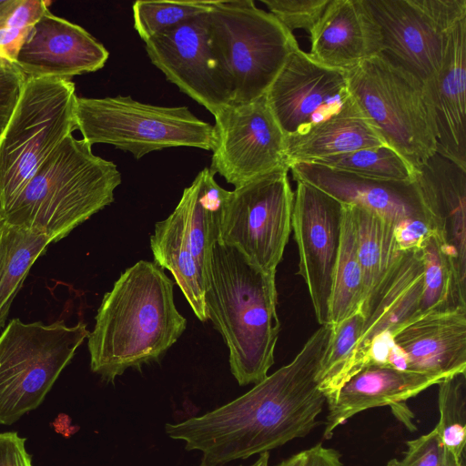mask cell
Listing matches in <instances>:
<instances>
[{
  "label": "cell",
  "instance_id": "cell-1",
  "mask_svg": "<svg viewBox=\"0 0 466 466\" xmlns=\"http://www.w3.org/2000/svg\"><path fill=\"white\" fill-rule=\"evenodd\" d=\"M332 325L320 326L287 365L240 397L203 415L165 426L167 435L220 466L268 452L308 435L326 402L317 374Z\"/></svg>",
  "mask_w": 466,
  "mask_h": 466
},
{
  "label": "cell",
  "instance_id": "cell-2",
  "mask_svg": "<svg viewBox=\"0 0 466 466\" xmlns=\"http://www.w3.org/2000/svg\"><path fill=\"white\" fill-rule=\"evenodd\" d=\"M173 287L151 261L139 260L120 275L104 295L87 337L92 371L113 382L127 369L164 355L187 327L176 308Z\"/></svg>",
  "mask_w": 466,
  "mask_h": 466
},
{
  "label": "cell",
  "instance_id": "cell-3",
  "mask_svg": "<svg viewBox=\"0 0 466 466\" xmlns=\"http://www.w3.org/2000/svg\"><path fill=\"white\" fill-rule=\"evenodd\" d=\"M205 304L208 319L227 344L238 384L264 380L274 364L280 329L276 273L262 270L236 248L218 241L210 255Z\"/></svg>",
  "mask_w": 466,
  "mask_h": 466
},
{
  "label": "cell",
  "instance_id": "cell-4",
  "mask_svg": "<svg viewBox=\"0 0 466 466\" xmlns=\"http://www.w3.org/2000/svg\"><path fill=\"white\" fill-rule=\"evenodd\" d=\"M121 173L69 135L34 173L5 210V221L56 242L114 201Z\"/></svg>",
  "mask_w": 466,
  "mask_h": 466
},
{
  "label": "cell",
  "instance_id": "cell-5",
  "mask_svg": "<svg viewBox=\"0 0 466 466\" xmlns=\"http://www.w3.org/2000/svg\"><path fill=\"white\" fill-rule=\"evenodd\" d=\"M208 34L230 77L235 104L265 96L289 56L300 48L294 34L252 0L216 1L208 11Z\"/></svg>",
  "mask_w": 466,
  "mask_h": 466
},
{
  "label": "cell",
  "instance_id": "cell-6",
  "mask_svg": "<svg viewBox=\"0 0 466 466\" xmlns=\"http://www.w3.org/2000/svg\"><path fill=\"white\" fill-rule=\"evenodd\" d=\"M75 83L25 77L0 136V196L5 213L34 173L76 129Z\"/></svg>",
  "mask_w": 466,
  "mask_h": 466
},
{
  "label": "cell",
  "instance_id": "cell-7",
  "mask_svg": "<svg viewBox=\"0 0 466 466\" xmlns=\"http://www.w3.org/2000/svg\"><path fill=\"white\" fill-rule=\"evenodd\" d=\"M76 126L91 146L108 144L136 159L168 147L211 150L213 126L187 106H160L130 96L76 97Z\"/></svg>",
  "mask_w": 466,
  "mask_h": 466
},
{
  "label": "cell",
  "instance_id": "cell-8",
  "mask_svg": "<svg viewBox=\"0 0 466 466\" xmlns=\"http://www.w3.org/2000/svg\"><path fill=\"white\" fill-rule=\"evenodd\" d=\"M350 91L364 116L416 170L436 152L423 84L382 53L346 71Z\"/></svg>",
  "mask_w": 466,
  "mask_h": 466
},
{
  "label": "cell",
  "instance_id": "cell-9",
  "mask_svg": "<svg viewBox=\"0 0 466 466\" xmlns=\"http://www.w3.org/2000/svg\"><path fill=\"white\" fill-rule=\"evenodd\" d=\"M88 335L83 322L10 320L0 335V425L41 404Z\"/></svg>",
  "mask_w": 466,
  "mask_h": 466
},
{
  "label": "cell",
  "instance_id": "cell-10",
  "mask_svg": "<svg viewBox=\"0 0 466 466\" xmlns=\"http://www.w3.org/2000/svg\"><path fill=\"white\" fill-rule=\"evenodd\" d=\"M289 171L284 167L235 187L223 210L219 242L266 272L276 273L292 230Z\"/></svg>",
  "mask_w": 466,
  "mask_h": 466
},
{
  "label": "cell",
  "instance_id": "cell-11",
  "mask_svg": "<svg viewBox=\"0 0 466 466\" xmlns=\"http://www.w3.org/2000/svg\"><path fill=\"white\" fill-rule=\"evenodd\" d=\"M382 54L423 85L440 70L449 35L466 19V0H365Z\"/></svg>",
  "mask_w": 466,
  "mask_h": 466
},
{
  "label": "cell",
  "instance_id": "cell-12",
  "mask_svg": "<svg viewBox=\"0 0 466 466\" xmlns=\"http://www.w3.org/2000/svg\"><path fill=\"white\" fill-rule=\"evenodd\" d=\"M210 170L235 187L289 167L286 137L265 96L230 103L215 116Z\"/></svg>",
  "mask_w": 466,
  "mask_h": 466
},
{
  "label": "cell",
  "instance_id": "cell-13",
  "mask_svg": "<svg viewBox=\"0 0 466 466\" xmlns=\"http://www.w3.org/2000/svg\"><path fill=\"white\" fill-rule=\"evenodd\" d=\"M208 11L152 36L145 47L169 82L215 116L232 102L233 89L210 44Z\"/></svg>",
  "mask_w": 466,
  "mask_h": 466
},
{
  "label": "cell",
  "instance_id": "cell-14",
  "mask_svg": "<svg viewBox=\"0 0 466 466\" xmlns=\"http://www.w3.org/2000/svg\"><path fill=\"white\" fill-rule=\"evenodd\" d=\"M265 97L286 138L358 106L346 72L317 64L301 48L289 56Z\"/></svg>",
  "mask_w": 466,
  "mask_h": 466
},
{
  "label": "cell",
  "instance_id": "cell-15",
  "mask_svg": "<svg viewBox=\"0 0 466 466\" xmlns=\"http://www.w3.org/2000/svg\"><path fill=\"white\" fill-rule=\"evenodd\" d=\"M291 227L317 321L329 324V304L342 230L343 204L302 181H296Z\"/></svg>",
  "mask_w": 466,
  "mask_h": 466
},
{
  "label": "cell",
  "instance_id": "cell-16",
  "mask_svg": "<svg viewBox=\"0 0 466 466\" xmlns=\"http://www.w3.org/2000/svg\"><path fill=\"white\" fill-rule=\"evenodd\" d=\"M109 53L82 26L46 11L30 28L15 66L25 77L69 79L101 69Z\"/></svg>",
  "mask_w": 466,
  "mask_h": 466
},
{
  "label": "cell",
  "instance_id": "cell-17",
  "mask_svg": "<svg viewBox=\"0 0 466 466\" xmlns=\"http://www.w3.org/2000/svg\"><path fill=\"white\" fill-rule=\"evenodd\" d=\"M414 183L432 234L466 286V168L435 152L415 170Z\"/></svg>",
  "mask_w": 466,
  "mask_h": 466
},
{
  "label": "cell",
  "instance_id": "cell-18",
  "mask_svg": "<svg viewBox=\"0 0 466 466\" xmlns=\"http://www.w3.org/2000/svg\"><path fill=\"white\" fill-rule=\"evenodd\" d=\"M289 170L295 181L308 183L341 204L371 211L394 228L411 220L429 222L414 181L376 180L309 162L292 163Z\"/></svg>",
  "mask_w": 466,
  "mask_h": 466
},
{
  "label": "cell",
  "instance_id": "cell-19",
  "mask_svg": "<svg viewBox=\"0 0 466 466\" xmlns=\"http://www.w3.org/2000/svg\"><path fill=\"white\" fill-rule=\"evenodd\" d=\"M423 88L436 152L466 168V19L451 31L441 66Z\"/></svg>",
  "mask_w": 466,
  "mask_h": 466
},
{
  "label": "cell",
  "instance_id": "cell-20",
  "mask_svg": "<svg viewBox=\"0 0 466 466\" xmlns=\"http://www.w3.org/2000/svg\"><path fill=\"white\" fill-rule=\"evenodd\" d=\"M309 38L308 56L314 62L344 72L383 51L380 27L365 0H329Z\"/></svg>",
  "mask_w": 466,
  "mask_h": 466
},
{
  "label": "cell",
  "instance_id": "cell-21",
  "mask_svg": "<svg viewBox=\"0 0 466 466\" xmlns=\"http://www.w3.org/2000/svg\"><path fill=\"white\" fill-rule=\"evenodd\" d=\"M393 341L410 371L441 379L466 371V308L422 315L400 329Z\"/></svg>",
  "mask_w": 466,
  "mask_h": 466
},
{
  "label": "cell",
  "instance_id": "cell-22",
  "mask_svg": "<svg viewBox=\"0 0 466 466\" xmlns=\"http://www.w3.org/2000/svg\"><path fill=\"white\" fill-rule=\"evenodd\" d=\"M424 265L420 249L402 254L397 267L364 313L362 331L355 348L351 377L363 369L365 354L373 339L394 335L420 317Z\"/></svg>",
  "mask_w": 466,
  "mask_h": 466
},
{
  "label": "cell",
  "instance_id": "cell-23",
  "mask_svg": "<svg viewBox=\"0 0 466 466\" xmlns=\"http://www.w3.org/2000/svg\"><path fill=\"white\" fill-rule=\"evenodd\" d=\"M441 380L389 365H369L352 376L328 404L323 437L330 439L339 426L361 411L400 405Z\"/></svg>",
  "mask_w": 466,
  "mask_h": 466
},
{
  "label": "cell",
  "instance_id": "cell-24",
  "mask_svg": "<svg viewBox=\"0 0 466 466\" xmlns=\"http://www.w3.org/2000/svg\"><path fill=\"white\" fill-rule=\"evenodd\" d=\"M229 192L217 183L210 168L205 167L184 189L171 213L182 226L207 276L212 248L219 241L223 210Z\"/></svg>",
  "mask_w": 466,
  "mask_h": 466
},
{
  "label": "cell",
  "instance_id": "cell-25",
  "mask_svg": "<svg viewBox=\"0 0 466 466\" xmlns=\"http://www.w3.org/2000/svg\"><path fill=\"white\" fill-rule=\"evenodd\" d=\"M387 145L360 106L347 110L307 133L286 138L287 163L309 162L325 157Z\"/></svg>",
  "mask_w": 466,
  "mask_h": 466
},
{
  "label": "cell",
  "instance_id": "cell-26",
  "mask_svg": "<svg viewBox=\"0 0 466 466\" xmlns=\"http://www.w3.org/2000/svg\"><path fill=\"white\" fill-rule=\"evenodd\" d=\"M358 258L362 273V315L397 267L404 252L399 249L394 227L377 214L352 206Z\"/></svg>",
  "mask_w": 466,
  "mask_h": 466
},
{
  "label": "cell",
  "instance_id": "cell-27",
  "mask_svg": "<svg viewBox=\"0 0 466 466\" xmlns=\"http://www.w3.org/2000/svg\"><path fill=\"white\" fill-rule=\"evenodd\" d=\"M154 262L167 269L196 317L208 320L205 293L207 275L198 262L179 221L170 214L155 225L150 238Z\"/></svg>",
  "mask_w": 466,
  "mask_h": 466
},
{
  "label": "cell",
  "instance_id": "cell-28",
  "mask_svg": "<svg viewBox=\"0 0 466 466\" xmlns=\"http://www.w3.org/2000/svg\"><path fill=\"white\" fill-rule=\"evenodd\" d=\"M51 242L30 228L5 220L0 224V328L31 267Z\"/></svg>",
  "mask_w": 466,
  "mask_h": 466
},
{
  "label": "cell",
  "instance_id": "cell-29",
  "mask_svg": "<svg viewBox=\"0 0 466 466\" xmlns=\"http://www.w3.org/2000/svg\"><path fill=\"white\" fill-rule=\"evenodd\" d=\"M362 301L363 281L354 216L351 206L343 204L341 239L329 304V324L335 325L360 311Z\"/></svg>",
  "mask_w": 466,
  "mask_h": 466
},
{
  "label": "cell",
  "instance_id": "cell-30",
  "mask_svg": "<svg viewBox=\"0 0 466 466\" xmlns=\"http://www.w3.org/2000/svg\"><path fill=\"white\" fill-rule=\"evenodd\" d=\"M420 251L424 265L420 316L466 308V286L461 283L433 234Z\"/></svg>",
  "mask_w": 466,
  "mask_h": 466
},
{
  "label": "cell",
  "instance_id": "cell-31",
  "mask_svg": "<svg viewBox=\"0 0 466 466\" xmlns=\"http://www.w3.org/2000/svg\"><path fill=\"white\" fill-rule=\"evenodd\" d=\"M364 317L358 311L332 325V331L322 358L317 381L326 402L331 403L351 377L355 348L360 337Z\"/></svg>",
  "mask_w": 466,
  "mask_h": 466
},
{
  "label": "cell",
  "instance_id": "cell-32",
  "mask_svg": "<svg viewBox=\"0 0 466 466\" xmlns=\"http://www.w3.org/2000/svg\"><path fill=\"white\" fill-rule=\"evenodd\" d=\"M309 163L376 180L413 182L415 177L413 167L388 145L325 157Z\"/></svg>",
  "mask_w": 466,
  "mask_h": 466
},
{
  "label": "cell",
  "instance_id": "cell-33",
  "mask_svg": "<svg viewBox=\"0 0 466 466\" xmlns=\"http://www.w3.org/2000/svg\"><path fill=\"white\" fill-rule=\"evenodd\" d=\"M437 385L440 419L435 429L443 445L464 464L466 371L446 377Z\"/></svg>",
  "mask_w": 466,
  "mask_h": 466
},
{
  "label": "cell",
  "instance_id": "cell-34",
  "mask_svg": "<svg viewBox=\"0 0 466 466\" xmlns=\"http://www.w3.org/2000/svg\"><path fill=\"white\" fill-rule=\"evenodd\" d=\"M216 1H143L133 4L134 27L145 42L193 16L208 11Z\"/></svg>",
  "mask_w": 466,
  "mask_h": 466
},
{
  "label": "cell",
  "instance_id": "cell-35",
  "mask_svg": "<svg viewBox=\"0 0 466 466\" xmlns=\"http://www.w3.org/2000/svg\"><path fill=\"white\" fill-rule=\"evenodd\" d=\"M42 0H8L0 13V59L14 64L30 28L48 11Z\"/></svg>",
  "mask_w": 466,
  "mask_h": 466
},
{
  "label": "cell",
  "instance_id": "cell-36",
  "mask_svg": "<svg viewBox=\"0 0 466 466\" xmlns=\"http://www.w3.org/2000/svg\"><path fill=\"white\" fill-rule=\"evenodd\" d=\"M406 446L403 457L390 460L386 466H464L443 445L435 428Z\"/></svg>",
  "mask_w": 466,
  "mask_h": 466
},
{
  "label": "cell",
  "instance_id": "cell-37",
  "mask_svg": "<svg viewBox=\"0 0 466 466\" xmlns=\"http://www.w3.org/2000/svg\"><path fill=\"white\" fill-rule=\"evenodd\" d=\"M288 30L303 29L309 35L319 21L329 0H261Z\"/></svg>",
  "mask_w": 466,
  "mask_h": 466
},
{
  "label": "cell",
  "instance_id": "cell-38",
  "mask_svg": "<svg viewBox=\"0 0 466 466\" xmlns=\"http://www.w3.org/2000/svg\"><path fill=\"white\" fill-rule=\"evenodd\" d=\"M25 76L14 65L0 59V136L18 100Z\"/></svg>",
  "mask_w": 466,
  "mask_h": 466
},
{
  "label": "cell",
  "instance_id": "cell-39",
  "mask_svg": "<svg viewBox=\"0 0 466 466\" xmlns=\"http://www.w3.org/2000/svg\"><path fill=\"white\" fill-rule=\"evenodd\" d=\"M25 443L17 432L0 433V466H33Z\"/></svg>",
  "mask_w": 466,
  "mask_h": 466
},
{
  "label": "cell",
  "instance_id": "cell-40",
  "mask_svg": "<svg viewBox=\"0 0 466 466\" xmlns=\"http://www.w3.org/2000/svg\"><path fill=\"white\" fill-rule=\"evenodd\" d=\"M305 451V466H342L340 454L332 448L319 443Z\"/></svg>",
  "mask_w": 466,
  "mask_h": 466
},
{
  "label": "cell",
  "instance_id": "cell-41",
  "mask_svg": "<svg viewBox=\"0 0 466 466\" xmlns=\"http://www.w3.org/2000/svg\"><path fill=\"white\" fill-rule=\"evenodd\" d=\"M306 451H302L281 461L277 466H305Z\"/></svg>",
  "mask_w": 466,
  "mask_h": 466
},
{
  "label": "cell",
  "instance_id": "cell-42",
  "mask_svg": "<svg viewBox=\"0 0 466 466\" xmlns=\"http://www.w3.org/2000/svg\"><path fill=\"white\" fill-rule=\"evenodd\" d=\"M269 452L259 454L258 459L252 464V466H268Z\"/></svg>",
  "mask_w": 466,
  "mask_h": 466
},
{
  "label": "cell",
  "instance_id": "cell-43",
  "mask_svg": "<svg viewBox=\"0 0 466 466\" xmlns=\"http://www.w3.org/2000/svg\"><path fill=\"white\" fill-rule=\"evenodd\" d=\"M5 220V207L0 196V224H2Z\"/></svg>",
  "mask_w": 466,
  "mask_h": 466
},
{
  "label": "cell",
  "instance_id": "cell-44",
  "mask_svg": "<svg viewBox=\"0 0 466 466\" xmlns=\"http://www.w3.org/2000/svg\"><path fill=\"white\" fill-rule=\"evenodd\" d=\"M240 466H242V465H240ZM250 466H252V465H250Z\"/></svg>",
  "mask_w": 466,
  "mask_h": 466
}]
</instances>
